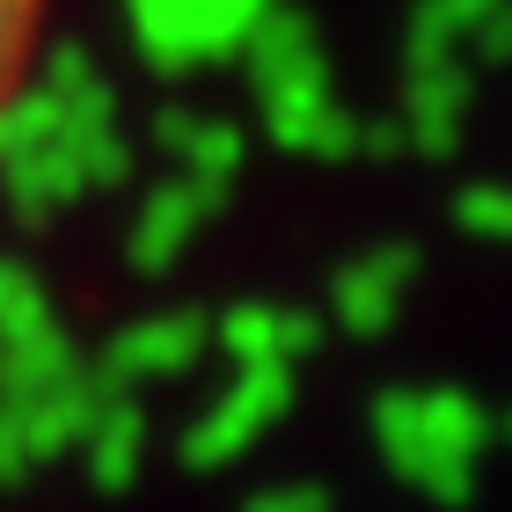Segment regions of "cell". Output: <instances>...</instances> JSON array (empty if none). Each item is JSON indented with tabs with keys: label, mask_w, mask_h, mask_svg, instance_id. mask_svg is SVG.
I'll use <instances>...</instances> for the list:
<instances>
[{
	"label": "cell",
	"mask_w": 512,
	"mask_h": 512,
	"mask_svg": "<svg viewBox=\"0 0 512 512\" xmlns=\"http://www.w3.org/2000/svg\"><path fill=\"white\" fill-rule=\"evenodd\" d=\"M44 15H52V0H0V125H8L22 81H30V66H37Z\"/></svg>",
	"instance_id": "6da1fadb"
}]
</instances>
